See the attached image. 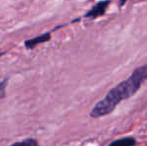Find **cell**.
I'll list each match as a JSON object with an SVG mask.
<instances>
[{"mask_svg": "<svg viewBox=\"0 0 147 146\" xmlns=\"http://www.w3.org/2000/svg\"><path fill=\"white\" fill-rule=\"evenodd\" d=\"M110 0H102V1L96 3L87 13L84 14V18H91V19H95L97 17H100L105 13L107 7H108Z\"/></svg>", "mask_w": 147, "mask_h": 146, "instance_id": "2", "label": "cell"}, {"mask_svg": "<svg viewBox=\"0 0 147 146\" xmlns=\"http://www.w3.org/2000/svg\"><path fill=\"white\" fill-rule=\"evenodd\" d=\"M146 80L147 64L134 69L127 79L117 84L105 95L102 100L97 102L90 111V117L99 118L110 114L120 102L132 97Z\"/></svg>", "mask_w": 147, "mask_h": 146, "instance_id": "1", "label": "cell"}, {"mask_svg": "<svg viewBox=\"0 0 147 146\" xmlns=\"http://www.w3.org/2000/svg\"><path fill=\"white\" fill-rule=\"evenodd\" d=\"M125 2H126V0H120V6L124 5V4H125Z\"/></svg>", "mask_w": 147, "mask_h": 146, "instance_id": "7", "label": "cell"}, {"mask_svg": "<svg viewBox=\"0 0 147 146\" xmlns=\"http://www.w3.org/2000/svg\"><path fill=\"white\" fill-rule=\"evenodd\" d=\"M8 82H9V78L6 77L0 82V100L4 99L6 97V87L8 85Z\"/></svg>", "mask_w": 147, "mask_h": 146, "instance_id": "6", "label": "cell"}, {"mask_svg": "<svg viewBox=\"0 0 147 146\" xmlns=\"http://www.w3.org/2000/svg\"><path fill=\"white\" fill-rule=\"evenodd\" d=\"M51 39V31L45 32L43 34H40V35L33 37L31 39H27V40L24 41V46H25L26 49L28 50H33L36 46L40 44H43V43L48 42Z\"/></svg>", "mask_w": 147, "mask_h": 146, "instance_id": "3", "label": "cell"}, {"mask_svg": "<svg viewBox=\"0 0 147 146\" xmlns=\"http://www.w3.org/2000/svg\"><path fill=\"white\" fill-rule=\"evenodd\" d=\"M136 139L133 137H125V138L117 139L110 143L108 146H135Z\"/></svg>", "mask_w": 147, "mask_h": 146, "instance_id": "4", "label": "cell"}, {"mask_svg": "<svg viewBox=\"0 0 147 146\" xmlns=\"http://www.w3.org/2000/svg\"><path fill=\"white\" fill-rule=\"evenodd\" d=\"M8 146H39V144H38V141H37L36 139L28 137V138H25L21 141L14 142Z\"/></svg>", "mask_w": 147, "mask_h": 146, "instance_id": "5", "label": "cell"}]
</instances>
